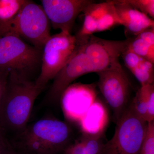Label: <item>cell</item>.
Instances as JSON below:
<instances>
[{"label": "cell", "instance_id": "cell-1", "mask_svg": "<svg viewBox=\"0 0 154 154\" xmlns=\"http://www.w3.org/2000/svg\"><path fill=\"white\" fill-rule=\"evenodd\" d=\"M42 91L35 82L9 75L0 106V133L9 142L28 125L34 102Z\"/></svg>", "mask_w": 154, "mask_h": 154}, {"label": "cell", "instance_id": "cell-2", "mask_svg": "<svg viewBox=\"0 0 154 154\" xmlns=\"http://www.w3.org/2000/svg\"><path fill=\"white\" fill-rule=\"evenodd\" d=\"M72 128L55 119H42L26 127L15 140L26 154H58L69 145Z\"/></svg>", "mask_w": 154, "mask_h": 154}, {"label": "cell", "instance_id": "cell-3", "mask_svg": "<svg viewBox=\"0 0 154 154\" xmlns=\"http://www.w3.org/2000/svg\"><path fill=\"white\" fill-rule=\"evenodd\" d=\"M42 54V50L9 33L0 37V71L32 81L33 76L40 70Z\"/></svg>", "mask_w": 154, "mask_h": 154}, {"label": "cell", "instance_id": "cell-4", "mask_svg": "<svg viewBox=\"0 0 154 154\" xmlns=\"http://www.w3.org/2000/svg\"><path fill=\"white\" fill-rule=\"evenodd\" d=\"M116 124L113 137L105 143L101 154H140L148 122L137 115L130 103Z\"/></svg>", "mask_w": 154, "mask_h": 154}, {"label": "cell", "instance_id": "cell-5", "mask_svg": "<svg viewBox=\"0 0 154 154\" xmlns=\"http://www.w3.org/2000/svg\"><path fill=\"white\" fill-rule=\"evenodd\" d=\"M77 46L76 38L71 33L60 32L51 36L42 49L40 72L34 81L36 85L43 90L70 59Z\"/></svg>", "mask_w": 154, "mask_h": 154}, {"label": "cell", "instance_id": "cell-6", "mask_svg": "<svg viewBox=\"0 0 154 154\" xmlns=\"http://www.w3.org/2000/svg\"><path fill=\"white\" fill-rule=\"evenodd\" d=\"M42 50L50 35V23L41 5L27 0L15 18L11 32Z\"/></svg>", "mask_w": 154, "mask_h": 154}, {"label": "cell", "instance_id": "cell-7", "mask_svg": "<svg viewBox=\"0 0 154 154\" xmlns=\"http://www.w3.org/2000/svg\"><path fill=\"white\" fill-rule=\"evenodd\" d=\"M97 73L98 87L113 110L116 123L131 102V85L119 63Z\"/></svg>", "mask_w": 154, "mask_h": 154}, {"label": "cell", "instance_id": "cell-8", "mask_svg": "<svg viewBox=\"0 0 154 154\" xmlns=\"http://www.w3.org/2000/svg\"><path fill=\"white\" fill-rule=\"evenodd\" d=\"M128 43V38L107 40L92 35L77 41V48L86 54L97 73L119 63V58L127 48Z\"/></svg>", "mask_w": 154, "mask_h": 154}, {"label": "cell", "instance_id": "cell-9", "mask_svg": "<svg viewBox=\"0 0 154 154\" xmlns=\"http://www.w3.org/2000/svg\"><path fill=\"white\" fill-rule=\"evenodd\" d=\"M41 2L53 28L71 33L79 14L95 2L91 0H42Z\"/></svg>", "mask_w": 154, "mask_h": 154}, {"label": "cell", "instance_id": "cell-10", "mask_svg": "<svg viewBox=\"0 0 154 154\" xmlns=\"http://www.w3.org/2000/svg\"><path fill=\"white\" fill-rule=\"evenodd\" d=\"M84 22L75 35L77 40L93 35L94 33L108 30L121 25L111 1L96 4L92 3L83 11Z\"/></svg>", "mask_w": 154, "mask_h": 154}, {"label": "cell", "instance_id": "cell-11", "mask_svg": "<svg viewBox=\"0 0 154 154\" xmlns=\"http://www.w3.org/2000/svg\"><path fill=\"white\" fill-rule=\"evenodd\" d=\"M93 72L94 70L87 56L76 48L70 59L53 79L46 97L47 101L58 102L64 91L73 81L83 75Z\"/></svg>", "mask_w": 154, "mask_h": 154}, {"label": "cell", "instance_id": "cell-12", "mask_svg": "<svg viewBox=\"0 0 154 154\" xmlns=\"http://www.w3.org/2000/svg\"><path fill=\"white\" fill-rule=\"evenodd\" d=\"M94 85L69 86L61 96L64 113L69 119L79 122L96 99Z\"/></svg>", "mask_w": 154, "mask_h": 154}, {"label": "cell", "instance_id": "cell-13", "mask_svg": "<svg viewBox=\"0 0 154 154\" xmlns=\"http://www.w3.org/2000/svg\"><path fill=\"white\" fill-rule=\"evenodd\" d=\"M111 2L127 33L136 36L146 29L154 28L153 19L130 5L124 0Z\"/></svg>", "mask_w": 154, "mask_h": 154}, {"label": "cell", "instance_id": "cell-14", "mask_svg": "<svg viewBox=\"0 0 154 154\" xmlns=\"http://www.w3.org/2000/svg\"><path fill=\"white\" fill-rule=\"evenodd\" d=\"M79 122L84 134H103L108 122V114L105 106L96 99Z\"/></svg>", "mask_w": 154, "mask_h": 154}, {"label": "cell", "instance_id": "cell-15", "mask_svg": "<svg viewBox=\"0 0 154 154\" xmlns=\"http://www.w3.org/2000/svg\"><path fill=\"white\" fill-rule=\"evenodd\" d=\"M125 65L141 85L154 84V64L127 48L122 54Z\"/></svg>", "mask_w": 154, "mask_h": 154}, {"label": "cell", "instance_id": "cell-16", "mask_svg": "<svg viewBox=\"0 0 154 154\" xmlns=\"http://www.w3.org/2000/svg\"><path fill=\"white\" fill-rule=\"evenodd\" d=\"M27 0H0V37L11 32L15 18Z\"/></svg>", "mask_w": 154, "mask_h": 154}, {"label": "cell", "instance_id": "cell-17", "mask_svg": "<svg viewBox=\"0 0 154 154\" xmlns=\"http://www.w3.org/2000/svg\"><path fill=\"white\" fill-rule=\"evenodd\" d=\"M127 49L154 64V46L137 36L128 38Z\"/></svg>", "mask_w": 154, "mask_h": 154}, {"label": "cell", "instance_id": "cell-18", "mask_svg": "<svg viewBox=\"0 0 154 154\" xmlns=\"http://www.w3.org/2000/svg\"><path fill=\"white\" fill-rule=\"evenodd\" d=\"M84 147V154H101L105 143L103 134H84L80 138Z\"/></svg>", "mask_w": 154, "mask_h": 154}, {"label": "cell", "instance_id": "cell-19", "mask_svg": "<svg viewBox=\"0 0 154 154\" xmlns=\"http://www.w3.org/2000/svg\"><path fill=\"white\" fill-rule=\"evenodd\" d=\"M135 112L142 119L147 122V110L144 96L140 88L131 102Z\"/></svg>", "mask_w": 154, "mask_h": 154}, {"label": "cell", "instance_id": "cell-20", "mask_svg": "<svg viewBox=\"0 0 154 154\" xmlns=\"http://www.w3.org/2000/svg\"><path fill=\"white\" fill-rule=\"evenodd\" d=\"M141 90L144 96L147 110V122L154 121V85H143Z\"/></svg>", "mask_w": 154, "mask_h": 154}, {"label": "cell", "instance_id": "cell-21", "mask_svg": "<svg viewBox=\"0 0 154 154\" xmlns=\"http://www.w3.org/2000/svg\"><path fill=\"white\" fill-rule=\"evenodd\" d=\"M125 2L153 19L154 0H124Z\"/></svg>", "mask_w": 154, "mask_h": 154}, {"label": "cell", "instance_id": "cell-22", "mask_svg": "<svg viewBox=\"0 0 154 154\" xmlns=\"http://www.w3.org/2000/svg\"><path fill=\"white\" fill-rule=\"evenodd\" d=\"M140 154H154V121L148 122L146 132Z\"/></svg>", "mask_w": 154, "mask_h": 154}, {"label": "cell", "instance_id": "cell-23", "mask_svg": "<svg viewBox=\"0 0 154 154\" xmlns=\"http://www.w3.org/2000/svg\"><path fill=\"white\" fill-rule=\"evenodd\" d=\"M147 43L154 46V28L146 29L136 36Z\"/></svg>", "mask_w": 154, "mask_h": 154}, {"label": "cell", "instance_id": "cell-24", "mask_svg": "<svg viewBox=\"0 0 154 154\" xmlns=\"http://www.w3.org/2000/svg\"><path fill=\"white\" fill-rule=\"evenodd\" d=\"M9 75L8 73L0 71V106L5 94Z\"/></svg>", "mask_w": 154, "mask_h": 154}, {"label": "cell", "instance_id": "cell-25", "mask_svg": "<svg viewBox=\"0 0 154 154\" xmlns=\"http://www.w3.org/2000/svg\"><path fill=\"white\" fill-rule=\"evenodd\" d=\"M11 144L0 133V154H7Z\"/></svg>", "mask_w": 154, "mask_h": 154}, {"label": "cell", "instance_id": "cell-26", "mask_svg": "<svg viewBox=\"0 0 154 154\" xmlns=\"http://www.w3.org/2000/svg\"><path fill=\"white\" fill-rule=\"evenodd\" d=\"M7 154H26L21 151H18L14 149L13 146L11 145L9 148Z\"/></svg>", "mask_w": 154, "mask_h": 154}]
</instances>
